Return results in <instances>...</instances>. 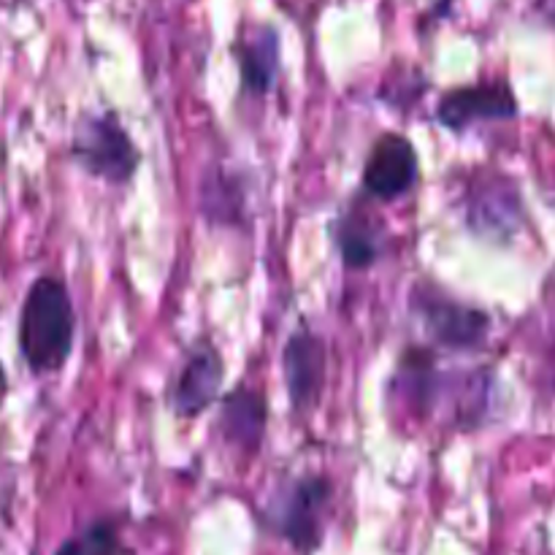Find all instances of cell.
Segmentation results:
<instances>
[{
	"mask_svg": "<svg viewBox=\"0 0 555 555\" xmlns=\"http://www.w3.org/2000/svg\"><path fill=\"white\" fill-rule=\"evenodd\" d=\"M76 314L63 280L43 274L27 287L20 309L16 345L33 374H54L74 352Z\"/></svg>",
	"mask_w": 555,
	"mask_h": 555,
	"instance_id": "obj_1",
	"label": "cell"
},
{
	"mask_svg": "<svg viewBox=\"0 0 555 555\" xmlns=\"http://www.w3.org/2000/svg\"><path fill=\"white\" fill-rule=\"evenodd\" d=\"M74 157L92 177L125 184L139 166V152L114 114L85 117L74 135Z\"/></svg>",
	"mask_w": 555,
	"mask_h": 555,
	"instance_id": "obj_2",
	"label": "cell"
},
{
	"mask_svg": "<svg viewBox=\"0 0 555 555\" xmlns=\"http://www.w3.org/2000/svg\"><path fill=\"white\" fill-rule=\"evenodd\" d=\"M331 502V486L323 477H304L287 491L276 515V529L296 551H318L323 537V513Z\"/></svg>",
	"mask_w": 555,
	"mask_h": 555,
	"instance_id": "obj_3",
	"label": "cell"
},
{
	"mask_svg": "<svg viewBox=\"0 0 555 555\" xmlns=\"http://www.w3.org/2000/svg\"><path fill=\"white\" fill-rule=\"evenodd\" d=\"M518 114L513 90L504 81H482L475 87H459L439 101L437 117L444 128L466 130L477 122H499Z\"/></svg>",
	"mask_w": 555,
	"mask_h": 555,
	"instance_id": "obj_4",
	"label": "cell"
},
{
	"mask_svg": "<svg viewBox=\"0 0 555 555\" xmlns=\"http://www.w3.org/2000/svg\"><path fill=\"white\" fill-rule=\"evenodd\" d=\"M417 182V152L412 141L399 133H385L372 146L363 171L366 193L379 201H396L410 193Z\"/></svg>",
	"mask_w": 555,
	"mask_h": 555,
	"instance_id": "obj_5",
	"label": "cell"
},
{
	"mask_svg": "<svg viewBox=\"0 0 555 555\" xmlns=\"http://www.w3.org/2000/svg\"><path fill=\"white\" fill-rule=\"evenodd\" d=\"M222 385V358L209 341H201L190 352L188 363L179 372L177 385L171 388V406L177 415L195 417L215 404Z\"/></svg>",
	"mask_w": 555,
	"mask_h": 555,
	"instance_id": "obj_6",
	"label": "cell"
},
{
	"mask_svg": "<svg viewBox=\"0 0 555 555\" xmlns=\"http://www.w3.org/2000/svg\"><path fill=\"white\" fill-rule=\"evenodd\" d=\"M287 393L296 410H309L318 401L325 379V347L312 331L301 328L285 347Z\"/></svg>",
	"mask_w": 555,
	"mask_h": 555,
	"instance_id": "obj_7",
	"label": "cell"
},
{
	"mask_svg": "<svg viewBox=\"0 0 555 555\" xmlns=\"http://www.w3.org/2000/svg\"><path fill=\"white\" fill-rule=\"evenodd\" d=\"M423 312H426L428 328L434 331L442 345L461 347V350H472L480 345L488 334V318L477 309L461 307L455 301H439V298H426L423 301Z\"/></svg>",
	"mask_w": 555,
	"mask_h": 555,
	"instance_id": "obj_8",
	"label": "cell"
},
{
	"mask_svg": "<svg viewBox=\"0 0 555 555\" xmlns=\"http://www.w3.org/2000/svg\"><path fill=\"white\" fill-rule=\"evenodd\" d=\"M238 65H242L244 90L263 95L274 87L280 70V41L269 27H258L249 38L238 43Z\"/></svg>",
	"mask_w": 555,
	"mask_h": 555,
	"instance_id": "obj_9",
	"label": "cell"
},
{
	"mask_svg": "<svg viewBox=\"0 0 555 555\" xmlns=\"http://www.w3.org/2000/svg\"><path fill=\"white\" fill-rule=\"evenodd\" d=\"M266 423V406L263 399L253 390H236L225 399L222 406V431L231 442L242 444V448H258L260 437H263Z\"/></svg>",
	"mask_w": 555,
	"mask_h": 555,
	"instance_id": "obj_10",
	"label": "cell"
},
{
	"mask_svg": "<svg viewBox=\"0 0 555 555\" xmlns=\"http://www.w3.org/2000/svg\"><path fill=\"white\" fill-rule=\"evenodd\" d=\"M54 555H125V545L112 520H95L76 537L65 540Z\"/></svg>",
	"mask_w": 555,
	"mask_h": 555,
	"instance_id": "obj_11",
	"label": "cell"
},
{
	"mask_svg": "<svg viewBox=\"0 0 555 555\" xmlns=\"http://www.w3.org/2000/svg\"><path fill=\"white\" fill-rule=\"evenodd\" d=\"M341 258L350 269H363L372 266L377 258V244H374V233L366 225H356V222H345V231L339 233Z\"/></svg>",
	"mask_w": 555,
	"mask_h": 555,
	"instance_id": "obj_12",
	"label": "cell"
},
{
	"mask_svg": "<svg viewBox=\"0 0 555 555\" xmlns=\"http://www.w3.org/2000/svg\"><path fill=\"white\" fill-rule=\"evenodd\" d=\"M3 385H5V372H3V366H0V390H3Z\"/></svg>",
	"mask_w": 555,
	"mask_h": 555,
	"instance_id": "obj_13",
	"label": "cell"
}]
</instances>
